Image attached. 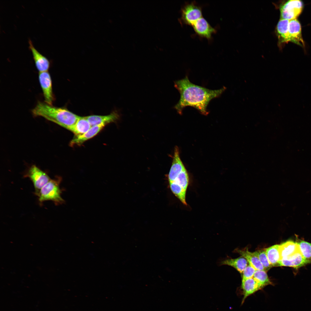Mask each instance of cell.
I'll return each mask as SVG.
<instances>
[{
	"instance_id": "8",
	"label": "cell",
	"mask_w": 311,
	"mask_h": 311,
	"mask_svg": "<svg viewBox=\"0 0 311 311\" xmlns=\"http://www.w3.org/2000/svg\"><path fill=\"white\" fill-rule=\"evenodd\" d=\"M192 26L197 35L208 40L211 39L212 34L216 32V30L203 17L197 20Z\"/></svg>"
},
{
	"instance_id": "2",
	"label": "cell",
	"mask_w": 311,
	"mask_h": 311,
	"mask_svg": "<svg viewBox=\"0 0 311 311\" xmlns=\"http://www.w3.org/2000/svg\"><path fill=\"white\" fill-rule=\"evenodd\" d=\"M32 113L35 117L40 116L68 130L76 123L80 116L65 107H57L39 101Z\"/></svg>"
},
{
	"instance_id": "19",
	"label": "cell",
	"mask_w": 311,
	"mask_h": 311,
	"mask_svg": "<svg viewBox=\"0 0 311 311\" xmlns=\"http://www.w3.org/2000/svg\"><path fill=\"white\" fill-rule=\"evenodd\" d=\"M91 126L86 117L80 116L75 124L69 130L75 136H78L85 133Z\"/></svg>"
},
{
	"instance_id": "10",
	"label": "cell",
	"mask_w": 311,
	"mask_h": 311,
	"mask_svg": "<svg viewBox=\"0 0 311 311\" xmlns=\"http://www.w3.org/2000/svg\"><path fill=\"white\" fill-rule=\"evenodd\" d=\"M28 42L29 48L32 53L33 58L37 70L39 72L48 71L50 67V61L35 48L30 39H29Z\"/></svg>"
},
{
	"instance_id": "5",
	"label": "cell",
	"mask_w": 311,
	"mask_h": 311,
	"mask_svg": "<svg viewBox=\"0 0 311 311\" xmlns=\"http://www.w3.org/2000/svg\"><path fill=\"white\" fill-rule=\"evenodd\" d=\"M26 176L29 178L33 182L35 194L37 196L42 188L51 179L45 172L35 165L30 168Z\"/></svg>"
},
{
	"instance_id": "4",
	"label": "cell",
	"mask_w": 311,
	"mask_h": 311,
	"mask_svg": "<svg viewBox=\"0 0 311 311\" xmlns=\"http://www.w3.org/2000/svg\"><path fill=\"white\" fill-rule=\"evenodd\" d=\"M181 23L191 26L202 17L201 7L194 1L185 4L181 10Z\"/></svg>"
},
{
	"instance_id": "14",
	"label": "cell",
	"mask_w": 311,
	"mask_h": 311,
	"mask_svg": "<svg viewBox=\"0 0 311 311\" xmlns=\"http://www.w3.org/2000/svg\"><path fill=\"white\" fill-rule=\"evenodd\" d=\"M241 287L243 295L242 304L248 296L262 289L253 277L242 281Z\"/></svg>"
},
{
	"instance_id": "11",
	"label": "cell",
	"mask_w": 311,
	"mask_h": 311,
	"mask_svg": "<svg viewBox=\"0 0 311 311\" xmlns=\"http://www.w3.org/2000/svg\"><path fill=\"white\" fill-rule=\"evenodd\" d=\"M289 41L302 47L305 46L302 36L300 23L297 19L289 20Z\"/></svg>"
},
{
	"instance_id": "24",
	"label": "cell",
	"mask_w": 311,
	"mask_h": 311,
	"mask_svg": "<svg viewBox=\"0 0 311 311\" xmlns=\"http://www.w3.org/2000/svg\"><path fill=\"white\" fill-rule=\"evenodd\" d=\"M256 270L254 268L249 264L242 273V281L253 278Z\"/></svg>"
},
{
	"instance_id": "13",
	"label": "cell",
	"mask_w": 311,
	"mask_h": 311,
	"mask_svg": "<svg viewBox=\"0 0 311 311\" xmlns=\"http://www.w3.org/2000/svg\"><path fill=\"white\" fill-rule=\"evenodd\" d=\"M105 126L100 124L92 126L88 131L83 134L75 136L70 143V145L72 147L75 145H81L96 136Z\"/></svg>"
},
{
	"instance_id": "15",
	"label": "cell",
	"mask_w": 311,
	"mask_h": 311,
	"mask_svg": "<svg viewBox=\"0 0 311 311\" xmlns=\"http://www.w3.org/2000/svg\"><path fill=\"white\" fill-rule=\"evenodd\" d=\"M248 262L245 258L241 256L235 259H220L218 261L217 264L219 266L226 265L232 266L241 274L248 266Z\"/></svg>"
},
{
	"instance_id": "12",
	"label": "cell",
	"mask_w": 311,
	"mask_h": 311,
	"mask_svg": "<svg viewBox=\"0 0 311 311\" xmlns=\"http://www.w3.org/2000/svg\"><path fill=\"white\" fill-rule=\"evenodd\" d=\"M311 262L305 259L299 251L287 257L281 259L278 267L285 266L297 268Z\"/></svg>"
},
{
	"instance_id": "22",
	"label": "cell",
	"mask_w": 311,
	"mask_h": 311,
	"mask_svg": "<svg viewBox=\"0 0 311 311\" xmlns=\"http://www.w3.org/2000/svg\"><path fill=\"white\" fill-rule=\"evenodd\" d=\"M297 243L302 256L305 259L311 262V243L303 240Z\"/></svg>"
},
{
	"instance_id": "17",
	"label": "cell",
	"mask_w": 311,
	"mask_h": 311,
	"mask_svg": "<svg viewBox=\"0 0 311 311\" xmlns=\"http://www.w3.org/2000/svg\"><path fill=\"white\" fill-rule=\"evenodd\" d=\"M289 20L280 19L276 27L277 34L279 42L287 43L289 41Z\"/></svg>"
},
{
	"instance_id": "9",
	"label": "cell",
	"mask_w": 311,
	"mask_h": 311,
	"mask_svg": "<svg viewBox=\"0 0 311 311\" xmlns=\"http://www.w3.org/2000/svg\"><path fill=\"white\" fill-rule=\"evenodd\" d=\"M120 117L119 113L116 110L107 115H92L86 116L91 126L100 124L106 126L109 123L117 122Z\"/></svg>"
},
{
	"instance_id": "3",
	"label": "cell",
	"mask_w": 311,
	"mask_h": 311,
	"mask_svg": "<svg viewBox=\"0 0 311 311\" xmlns=\"http://www.w3.org/2000/svg\"><path fill=\"white\" fill-rule=\"evenodd\" d=\"M61 180L60 177L51 179L42 188L37 195L40 202L47 200L52 201L57 204L64 202L61 196V191L59 187Z\"/></svg>"
},
{
	"instance_id": "23",
	"label": "cell",
	"mask_w": 311,
	"mask_h": 311,
	"mask_svg": "<svg viewBox=\"0 0 311 311\" xmlns=\"http://www.w3.org/2000/svg\"><path fill=\"white\" fill-rule=\"evenodd\" d=\"M253 253L258 258L266 272L273 267L269 261L265 249L258 250Z\"/></svg>"
},
{
	"instance_id": "21",
	"label": "cell",
	"mask_w": 311,
	"mask_h": 311,
	"mask_svg": "<svg viewBox=\"0 0 311 311\" xmlns=\"http://www.w3.org/2000/svg\"><path fill=\"white\" fill-rule=\"evenodd\" d=\"M253 278L260 285L262 289L269 285H272L270 281L266 272L261 270H256L254 273Z\"/></svg>"
},
{
	"instance_id": "6",
	"label": "cell",
	"mask_w": 311,
	"mask_h": 311,
	"mask_svg": "<svg viewBox=\"0 0 311 311\" xmlns=\"http://www.w3.org/2000/svg\"><path fill=\"white\" fill-rule=\"evenodd\" d=\"M303 7V3L301 1L291 0L287 1L280 7V19L289 20L296 19L301 13Z\"/></svg>"
},
{
	"instance_id": "20",
	"label": "cell",
	"mask_w": 311,
	"mask_h": 311,
	"mask_svg": "<svg viewBox=\"0 0 311 311\" xmlns=\"http://www.w3.org/2000/svg\"><path fill=\"white\" fill-rule=\"evenodd\" d=\"M280 244H275L265 249L267 257L273 267H278L280 260Z\"/></svg>"
},
{
	"instance_id": "1",
	"label": "cell",
	"mask_w": 311,
	"mask_h": 311,
	"mask_svg": "<svg viewBox=\"0 0 311 311\" xmlns=\"http://www.w3.org/2000/svg\"><path fill=\"white\" fill-rule=\"evenodd\" d=\"M174 82L175 88L180 93V98L174 108L180 115H182L184 108L190 106L202 114L207 115L209 113L207 107L210 101L220 96L226 89L223 86L219 89L212 90L196 85L190 81L187 75Z\"/></svg>"
},
{
	"instance_id": "16",
	"label": "cell",
	"mask_w": 311,
	"mask_h": 311,
	"mask_svg": "<svg viewBox=\"0 0 311 311\" xmlns=\"http://www.w3.org/2000/svg\"><path fill=\"white\" fill-rule=\"evenodd\" d=\"M235 251L242 256L245 258L249 264L256 270L266 271L258 258L254 254L253 252H249L248 248L242 250L236 249Z\"/></svg>"
},
{
	"instance_id": "7",
	"label": "cell",
	"mask_w": 311,
	"mask_h": 311,
	"mask_svg": "<svg viewBox=\"0 0 311 311\" xmlns=\"http://www.w3.org/2000/svg\"><path fill=\"white\" fill-rule=\"evenodd\" d=\"M39 79L41 88L45 102L50 105H52L54 100L53 94L52 80L50 75L48 71L39 72Z\"/></svg>"
},
{
	"instance_id": "18",
	"label": "cell",
	"mask_w": 311,
	"mask_h": 311,
	"mask_svg": "<svg viewBox=\"0 0 311 311\" xmlns=\"http://www.w3.org/2000/svg\"><path fill=\"white\" fill-rule=\"evenodd\" d=\"M279 250L280 260L299 251L297 243L291 240L287 241L280 244Z\"/></svg>"
}]
</instances>
